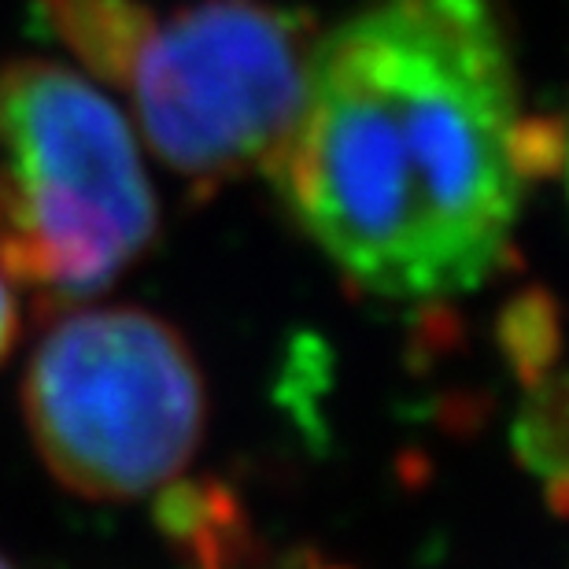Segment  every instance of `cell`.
I'll use <instances>...</instances> for the list:
<instances>
[{"label":"cell","mask_w":569,"mask_h":569,"mask_svg":"<svg viewBox=\"0 0 569 569\" xmlns=\"http://www.w3.org/2000/svg\"><path fill=\"white\" fill-rule=\"evenodd\" d=\"M562 133L521 104L492 0H378L318 38L267 174L373 300H455L503 267Z\"/></svg>","instance_id":"1"},{"label":"cell","mask_w":569,"mask_h":569,"mask_svg":"<svg viewBox=\"0 0 569 569\" xmlns=\"http://www.w3.org/2000/svg\"><path fill=\"white\" fill-rule=\"evenodd\" d=\"M78 60L130 100L144 144L214 192L274 163L318 49L311 16L267 0H200L152 16L138 0H41Z\"/></svg>","instance_id":"2"},{"label":"cell","mask_w":569,"mask_h":569,"mask_svg":"<svg viewBox=\"0 0 569 569\" xmlns=\"http://www.w3.org/2000/svg\"><path fill=\"white\" fill-rule=\"evenodd\" d=\"M138 130L74 67H0V270L49 311L104 292L156 237Z\"/></svg>","instance_id":"3"},{"label":"cell","mask_w":569,"mask_h":569,"mask_svg":"<svg viewBox=\"0 0 569 569\" xmlns=\"http://www.w3.org/2000/svg\"><path fill=\"white\" fill-rule=\"evenodd\" d=\"M41 462L82 499L122 503L170 485L208 422L197 356L141 307H67L22 378Z\"/></svg>","instance_id":"4"},{"label":"cell","mask_w":569,"mask_h":569,"mask_svg":"<svg viewBox=\"0 0 569 569\" xmlns=\"http://www.w3.org/2000/svg\"><path fill=\"white\" fill-rule=\"evenodd\" d=\"M19 337V289L0 270V362Z\"/></svg>","instance_id":"5"},{"label":"cell","mask_w":569,"mask_h":569,"mask_svg":"<svg viewBox=\"0 0 569 569\" xmlns=\"http://www.w3.org/2000/svg\"><path fill=\"white\" fill-rule=\"evenodd\" d=\"M0 569H11V566H8V562H4V559H0Z\"/></svg>","instance_id":"6"},{"label":"cell","mask_w":569,"mask_h":569,"mask_svg":"<svg viewBox=\"0 0 569 569\" xmlns=\"http://www.w3.org/2000/svg\"><path fill=\"white\" fill-rule=\"evenodd\" d=\"M326 569H337V566H326Z\"/></svg>","instance_id":"7"}]
</instances>
